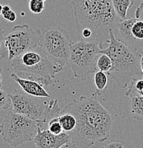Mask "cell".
<instances>
[{
	"label": "cell",
	"mask_w": 143,
	"mask_h": 148,
	"mask_svg": "<svg viewBox=\"0 0 143 148\" xmlns=\"http://www.w3.org/2000/svg\"><path fill=\"white\" fill-rule=\"evenodd\" d=\"M98 96L96 92L90 97L81 96L61 110L76 118V127L68 135L71 143L82 148H90L96 143L105 142L113 128V116L101 104Z\"/></svg>",
	"instance_id": "1"
},
{
	"label": "cell",
	"mask_w": 143,
	"mask_h": 148,
	"mask_svg": "<svg viewBox=\"0 0 143 148\" xmlns=\"http://www.w3.org/2000/svg\"><path fill=\"white\" fill-rule=\"evenodd\" d=\"M75 26L78 34L83 29L92 33L91 42L103 44L108 39L109 30L120 19L113 9L111 0H72Z\"/></svg>",
	"instance_id": "2"
},
{
	"label": "cell",
	"mask_w": 143,
	"mask_h": 148,
	"mask_svg": "<svg viewBox=\"0 0 143 148\" xmlns=\"http://www.w3.org/2000/svg\"><path fill=\"white\" fill-rule=\"evenodd\" d=\"M105 42L107 47L102 48L100 53H105L111 58L112 68L107 74L120 88H127L134 80L143 78L139 52L118 39L112 29L109 30V38Z\"/></svg>",
	"instance_id": "3"
},
{
	"label": "cell",
	"mask_w": 143,
	"mask_h": 148,
	"mask_svg": "<svg viewBox=\"0 0 143 148\" xmlns=\"http://www.w3.org/2000/svg\"><path fill=\"white\" fill-rule=\"evenodd\" d=\"M10 61L15 73L27 74L29 79L36 80L44 86H49L55 75L65 69L47 54L40 44Z\"/></svg>",
	"instance_id": "4"
},
{
	"label": "cell",
	"mask_w": 143,
	"mask_h": 148,
	"mask_svg": "<svg viewBox=\"0 0 143 148\" xmlns=\"http://www.w3.org/2000/svg\"><path fill=\"white\" fill-rule=\"evenodd\" d=\"M8 95L12 111L37 122L41 128H44L49 120L61 113L62 110L56 99L33 96L22 90H16Z\"/></svg>",
	"instance_id": "5"
},
{
	"label": "cell",
	"mask_w": 143,
	"mask_h": 148,
	"mask_svg": "<svg viewBox=\"0 0 143 148\" xmlns=\"http://www.w3.org/2000/svg\"><path fill=\"white\" fill-rule=\"evenodd\" d=\"M102 49V44L79 40L73 42L66 66L73 71L75 78L86 80L98 71L96 61Z\"/></svg>",
	"instance_id": "6"
},
{
	"label": "cell",
	"mask_w": 143,
	"mask_h": 148,
	"mask_svg": "<svg viewBox=\"0 0 143 148\" xmlns=\"http://www.w3.org/2000/svg\"><path fill=\"white\" fill-rule=\"evenodd\" d=\"M37 122L11 110L3 120L1 135L5 143L17 147L33 140L37 132Z\"/></svg>",
	"instance_id": "7"
},
{
	"label": "cell",
	"mask_w": 143,
	"mask_h": 148,
	"mask_svg": "<svg viewBox=\"0 0 143 148\" xmlns=\"http://www.w3.org/2000/svg\"><path fill=\"white\" fill-rule=\"evenodd\" d=\"M73 42L69 34L61 27L49 28L41 32L40 45L53 61L64 68Z\"/></svg>",
	"instance_id": "8"
},
{
	"label": "cell",
	"mask_w": 143,
	"mask_h": 148,
	"mask_svg": "<svg viewBox=\"0 0 143 148\" xmlns=\"http://www.w3.org/2000/svg\"><path fill=\"white\" fill-rule=\"evenodd\" d=\"M41 38L40 29L34 30L27 24L14 27L4 39V46L8 53L7 60L12 61L29 49L38 45Z\"/></svg>",
	"instance_id": "9"
},
{
	"label": "cell",
	"mask_w": 143,
	"mask_h": 148,
	"mask_svg": "<svg viewBox=\"0 0 143 148\" xmlns=\"http://www.w3.org/2000/svg\"><path fill=\"white\" fill-rule=\"evenodd\" d=\"M33 140L36 148H60L70 142V138L68 133L64 132L59 135H54L47 128H41L38 124L37 132Z\"/></svg>",
	"instance_id": "10"
},
{
	"label": "cell",
	"mask_w": 143,
	"mask_h": 148,
	"mask_svg": "<svg viewBox=\"0 0 143 148\" xmlns=\"http://www.w3.org/2000/svg\"><path fill=\"white\" fill-rule=\"evenodd\" d=\"M136 20L137 18H135L120 20L115 27L118 34L115 37L129 48L135 51H138L139 49L143 48V41H138L134 38L131 32L132 26Z\"/></svg>",
	"instance_id": "11"
},
{
	"label": "cell",
	"mask_w": 143,
	"mask_h": 148,
	"mask_svg": "<svg viewBox=\"0 0 143 148\" xmlns=\"http://www.w3.org/2000/svg\"><path fill=\"white\" fill-rule=\"evenodd\" d=\"M11 78L18 83L21 90L27 94L36 97H44L50 98V95L48 93L45 87L38 81L29 78H21L15 73L11 74Z\"/></svg>",
	"instance_id": "12"
},
{
	"label": "cell",
	"mask_w": 143,
	"mask_h": 148,
	"mask_svg": "<svg viewBox=\"0 0 143 148\" xmlns=\"http://www.w3.org/2000/svg\"><path fill=\"white\" fill-rule=\"evenodd\" d=\"M111 1L115 14L120 20L127 18L129 9L135 4V0H111Z\"/></svg>",
	"instance_id": "13"
},
{
	"label": "cell",
	"mask_w": 143,
	"mask_h": 148,
	"mask_svg": "<svg viewBox=\"0 0 143 148\" xmlns=\"http://www.w3.org/2000/svg\"><path fill=\"white\" fill-rule=\"evenodd\" d=\"M130 110L135 120L143 121V96L138 95L130 98Z\"/></svg>",
	"instance_id": "14"
},
{
	"label": "cell",
	"mask_w": 143,
	"mask_h": 148,
	"mask_svg": "<svg viewBox=\"0 0 143 148\" xmlns=\"http://www.w3.org/2000/svg\"><path fill=\"white\" fill-rule=\"evenodd\" d=\"M108 75L105 72L97 71L94 75V84L95 86V92L98 95H102L108 88Z\"/></svg>",
	"instance_id": "15"
},
{
	"label": "cell",
	"mask_w": 143,
	"mask_h": 148,
	"mask_svg": "<svg viewBox=\"0 0 143 148\" xmlns=\"http://www.w3.org/2000/svg\"><path fill=\"white\" fill-rule=\"evenodd\" d=\"M58 120L62 127L63 132L69 133L72 132L76 127V119L74 115L72 114L61 112V115H58Z\"/></svg>",
	"instance_id": "16"
},
{
	"label": "cell",
	"mask_w": 143,
	"mask_h": 148,
	"mask_svg": "<svg viewBox=\"0 0 143 148\" xmlns=\"http://www.w3.org/2000/svg\"><path fill=\"white\" fill-rule=\"evenodd\" d=\"M96 66L98 71L107 73L112 68L111 58L105 53H100L96 61Z\"/></svg>",
	"instance_id": "17"
},
{
	"label": "cell",
	"mask_w": 143,
	"mask_h": 148,
	"mask_svg": "<svg viewBox=\"0 0 143 148\" xmlns=\"http://www.w3.org/2000/svg\"><path fill=\"white\" fill-rule=\"evenodd\" d=\"M131 32L134 38L143 41V21L137 19L132 26Z\"/></svg>",
	"instance_id": "18"
},
{
	"label": "cell",
	"mask_w": 143,
	"mask_h": 148,
	"mask_svg": "<svg viewBox=\"0 0 143 148\" xmlns=\"http://www.w3.org/2000/svg\"><path fill=\"white\" fill-rule=\"evenodd\" d=\"M47 129L54 135H59V134L62 133L63 129L59 122V120H58V116L49 120V121L48 122Z\"/></svg>",
	"instance_id": "19"
},
{
	"label": "cell",
	"mask_w": 143,
	"mask_h": 148,
	"mask_svg": "<svg viewBox=\"0 0 143 148\" xmlns=\"http://www.w3.org/2000/svg\"><path fill=\"white\" fill-rule=\"evenodd\" d=\"M29 8L32 13L38 14L41 13L45 9V1L44 0H30Z\"/></svg>",
	"instance_id": "20"
},
{
	"label": "cell",
	"mask_w": 143,
	"mask_h": 148,
	"mask_svg": "<svg viewBox=\"0 0 143 148\" xmlns=\"http://www.w3.org/2000/svg\"><path fill=\"white\" fill-rule=\"evenodd\" d=\"M12 106V102L8 94L0 88V111L8 110Z\"/></svg>",
	"instance_id": "21"
},
{
	"label": "cell",
	"mask_w": 143,
	"mask_h": 148,
	"mask_svg": "<svg viewBox=\"0 0 143 148\" xmlns=\"http://www.w3.org/2000/svg\"><path fill=\"white\" fill-rule=\"evenodd\" d=\"M1 15L4 19L7 20L10 22H14L16 20V14L10 6L4 5L2 7V12H1Z\"/></svg>",
	"instance_id": "22"
},
{
	"label": "cell",
	"mask_w": 143,
	"mask_h": 148,
	"mask_svg": "<svg viewBox=\"0 0 143 148\" xmlns=\"http://www.w3.org/2000/svg\"><path fill=\"white\" fill-rule=\"evenodd\" d=\"M102 148H125L124 143L117 141V140H111L109 143H105Z\"/></svg>",
	"instance_id": "23"
},
{
	"label": "cell",
	"mask_w": 143,
	"mask_h": 148,
	"mask_svg": "<svg viewBox=\"0 0 143 148\" xmlns=\"http://www.w3.org/2000/svg\"><path fill=\"white\" fill-rule=\"evenodd\" d=\"M135 16V18H137V19H140L141 16H142L143 19V1H142V3L140 4L139 7L136 9Z\"/></svg>",
	"instance_id": "24"
},
{
	"label": "cell",
	"mask_w": 143,
	"mask_h": 148,
	"mask_svg": "<svg viewBox=\"0 0 143 148\" xmlns=\"http://www.w3.org/2000/svg\"><path fill=\"white\" fill-rule=\"evenodd\" d=\"M5 37V32L2 27H0V52H1L2 46H4V39ZM0 58H1V56L0 54Z\"/></svg>",
	"instance_id": "25"
},
{
	"label": "cell",
	"mask_w": 143,
	"mask_h": 148,
	"mask_svg": "<svg viewBox=\"0 0 143 148\" xmlns=\"http://www.w3.org/2000/svg\"><path fill=\"white\" fill-rule=\"evenodd\" d=\"M60 148H82V147H79V146H78L76 144H75V143H71V142H68V143H66V144H64V145L61 146Z\"/></svg>",
	"instance_id": "26"
},
{
	"label": "cell",
	"mask_w": 143,
	"mask_h": 148,
	"mask_svg": "<svg viewBox=\"0 0 143 148\" xmlns=\"http://www.w3.org/2000/svg\"><path fill=\"white\" fill-rule=\"evenodd\" d=\"M138 52H139L140 57V68L143 75V48L139 49V50H138Z\"/></svg>",
	"instance_id": "27"
},
{
	"label": "cell",
	"mask_w": 143,
	"mask_h": 148,
	"mask_svg": "<svg viewBox=\"0 0 143 148\" xmlns=\"http://www.w3.org/2000/svg\"><path fill=\"white\" fill-rule=\"evenodd\" d=\"M2 86V75H1V69H0V88Z\"/></svg>",
	"instance_id": "28"
},
{
	"label": "cell",
	"mask_w": 143,
	"mask_h": 148,
	"mask_svg": "<svg viewBox=\"0 0 143 148\" xmlns=\"http://www.w3.org/2000/svg\"><path fill=\"white\" fill-rule=\"evenodd\" d=\"M2 7L3 6L0 4V15H1V12H2Z\"/></svg>",
	"instance_id": "29"
},
{
	"label": "cell",
	"mask_w": 143,
	"mask_h": 148,
	"mask_svg": "<svg viewBox=\"0 0 143 148\" xmlns=\"http://www.w3.org/2000/svg\"><path fill=\"white\" fill-rule=\"evenodd\" d=\"M1 134V124H0V135Z\"/></svg>",
	"instance_id": "30"
},
{
	"label": "cell",
	"mask_w": 143,
	"mask_h": 148,
	"mask_svg": "<svg viewBox=\"0 0 143 148\" xmlns=\"http://www.w3.org/2000/svg\"><path fill=\"white\" fill-rule=\"evenodd\" d=\"M140 95H141V96H143V90H142V91L140 92Z\"/></svg>",
	"instance_id": "31"
},
{
	"label": "cell",
	"mask_w": 143,
	"mask_h": 148,
	"mask_svg": "<svg viewBox=\"0 0 143 148\" xmlns=\"http://www.w3.org/2000/svg\"><path fill=\"white\" fill-rule=\"evenodd\" d=\"M141 1H143V0H141Z\"/></svg>",
	"instance_id": "32"
},
{
	"label": "cell",
	"mask_w": 143,
	"mask_h": 148,
	"mask_svg": "<svg viewBox=\"0 0 143 148\" xmlns=\"http://www.w3.org/2000/svg\"><path fill=\"white\" fill-rule=\"evenodd\" d=\"M44 1H46V0H44Z\"/></svg>",
	"instance_id": "33"
}]
</instances>
